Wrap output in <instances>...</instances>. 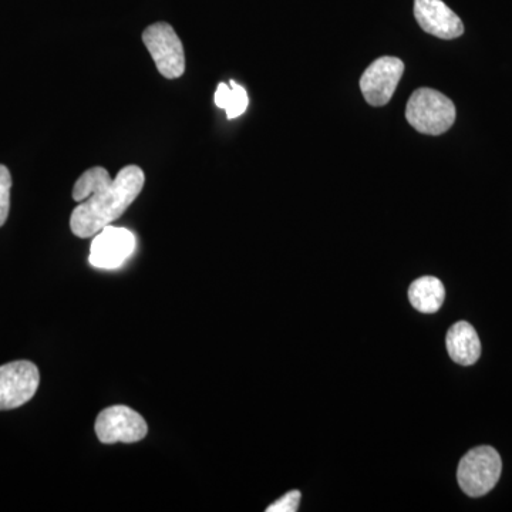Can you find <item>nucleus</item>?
Returning <instances> with one entry per match:
<instances>
[{"label":"nucleus","instance_id":"0eeeda50","mask_svg":"<svg viewBox=\"0 0 512 512\" xmlns=\"http://www.w3.org/2000/svg\"><path fill=\"white\" fill-rule=\"evenodd\" d=\"M404 72L399 57H380L375 60L360 79V90L370 106H386L392 100Z\"/></svg>","mask_w":512,"mask_h":512},{"label":"nucleus","instance_id":"4468645a","mask_svg":"<svg viewBox=\"0 0 512 512\" xmlns=\"http://www.w3.org/2000/svg\"><path fill=\"white\" fill-rule=\"evenodd\" d=\"M301 491L293 490L291 493L282 495L278 501L269 505L266 512H296L301 504Z\"/></svg>","mask_w":512,"mask_h":512},{"label":"nucleus","instance_id":"f8f14e48","mask_svg":"<svg viewBox=\"0 0 512 512\" xmlns=\"http://www.w3.org/2000/svg\"><path fill=\"white\" fill-rule=\"evenodd\" d=\"M215 104L225 110L229 120L237 119L248 109L249 99L244 87L239 86L234 80L229 84L220 83L214 96Z\"/></svg>","mask_w":512,"mask_h":512},{"label":"nucleus","instance_id":"6e6552de","mask_svg":"<svg viewBox=\"0 0 512 512\" xmlns=\"http://www.w3.org/2000/svg\"><path fill=\"white\" fill-rule=\"evenodd\" d=\"M136 251V237L126 228L107 225L93 239L89 262L94 268L117 269Z\"/></svg>","mask_w":512,"mask_h":512},{"label":"nucleus","instance_id":"1a4fd4ad","mask_svg":"<svg viewBox=\"0 0 512 512\" xmlns=\"http://www.w3.org/2000/svg\"><path fill=\"white\" fill-rule=\"evenodd\" d=\"M414 18L424 32L439 39H457L464 33V25L443 0H414Z\"/></svg>","mask_w":512,"mask_h":512},{"label":"nucleus","instance_id":"ddd939ff","mask_svg":"<svg viewBox=\"0 0 512 512\" xmlns=\"http://www.w3.org/2000/svg\"><path fill=\"white\" fill-rule=\"evenodd\" d=\"M10 188H12V175L8 167L0 164V227L5 225L9 217Z\"/></svg>","mask_w":512,"mask_h":512},{"label":"nucleus","instance_id":"9b49d317","mask_svg":"<svg viewBox=\"0 0 512 512\" xmlns=\"http://www.w3.org/2000/svg\"><path fill=\"white\" fill-rule=\"evenodd\" d=\"M409 299L413 308L421 313H436L446 299L443 282L434 276L416 279L409 288Z\"/></svg>","mask_w":512,"mask_h":512},{"label":"nucleus","instance_id":"9d476101","mask_svg":"<svg viewBox=\"0 0 512 512\" xmlns=\"http://www.w3.org/2000/svg\"><path fill=\"white\" fill-rule=\"evenodd\" d=\"M447 352L457 365L471 366L480 359L481 342L476 329L468 322L454 323L447 332Z\"/></svg>","mask_w":512,"mask_h":512},{"label":"nucleus","instance_id":"f03ea898","mask_svg":"<svg viewBox=\"0 0 512 512\" xmlns=\"http://www.w3.org/2000/svg\"><path fill=\"white\" fill-rule=\"evenodd\" d=\"M457 110L453 101L433 89L416 90L406 107V119L421 134L440 136L453 127Z\"/></svg>","mask_w":512,"mask_h":512},{"label":"nucleus","instance_id":"39448f33","mask_svg":"<svg viewBox=\"0 0 512 512\" xmlns=\"http://www.w3.org/2000/svg\"><path fill=\"white\" fill-rule=\"evenodd\" d=\"M40 375L35 363L28 360L0 366V412L18 409L33 399L39 389Z\"/></svg>","mask_w":512,"mask_h":512},{"label":"nucleus","instance_id":"423d86ee","mask_svg":"<svg viewBox=\"0 0 512 512\" xmlns=\"http://www.w3.org/2000/svg\"><path fill=\"white\" fill-rule=\"evenodd\" d=\"M97 437L101 443H137L147 436V421L127 406H113L97 416Z\"/></svg>","mask_w":512,"mask_h":512},{"label":"nucleus","instance_id":"7ed1b4c3","mask_svg":"<svg viewBox=\"0 0 512 512\" xmlns=\"http://www.w3.org/2000/svg\"><path fill=\"white\" fill-rule=\"evenodd\" d=\"M503 461L495 448L481 446L468 451L458 464L457 480L470 497H483L497 485Z\"/></svg>","mask_w":512,"mask_h":512},{"label":"nucleus","instance_id":"f257e3e1","mask_svg":"<svg viewBox=\"0 0 512 512\" xmlns=\"http://www.w3.org/2000/svg\"><path fill=\"white\" fill-rule=\"evenodd\" d=\"M143 170L137 165L121 168L111 178L103 167H93L76 181L73 200L80 202L70 217V228L76 237L90 238L119 220L143 191Z\"/></svg>","mask_w":512,"mask_h":512},{"label":"nucleus","instance_id":"20e7f679","mask_svg":"<svg viewBox=\"0 0 512 512\" xmlns=\"http://www.w3.org/2000/svg\"><path fill=\"white\" fill-rule=\"evenodd\" d=\"M143 43L153 57L158 72L165 79H178L185 72L183 43L173 29L165 22L154 23L143 32Z\"/></svg>","mask_w":512,"mask_h":512}]
</instances>
